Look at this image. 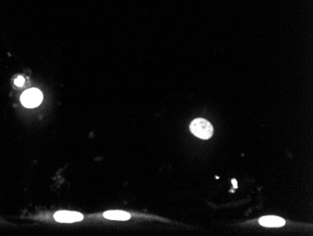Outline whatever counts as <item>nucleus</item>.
I'll use <instances>...</instances> for the list:
<instances>
[{
	"instance_id": "nucleus-6",
	"label": "nucleus",
	"mask_w": 313,
	"mask_h": 236,
	"mask_svg": "<svg viewBox=\"0 0 313 236\" xmlns=\"http://www.w3.org/2000/svg\"><path fill=\"white\" fill-rule=\"evenodd\" d=\"M14 83H15V85H16V86H24V83H25V78H24L23 76H18V77H17V78L15 79Z\"/></svg>"
},
{
	"instance_id": "nucleus-7",
	"label": "nucleus",
	"mask_w": 313,
	"mask_h": 236,
	"mask_svg": "<svg viewBox=\"0 0 313 236\" xmlns=\"http://www.w3.org/2000/svg\"><path fill=\"white\" fill-rule=\"evenodd\" d=\"M232 182L234 183V185H235V187L236 188V187H237V183H236V180H235V179H234V180H232Z\"/></svg>"
},
{
	"instance_id": "nucleus-1",
	"label": "nucleus",
	"mask_w": 313,
	"mask_h": 236,
	"mask_svg": "<svg viewBox=\"0 0 313 236\" xmlns=\"http://www.w3.org/2000/svg\"><path fill=\"white\" fill-rule=\"evenodd\" d=\"M189 128L195 137L202 140H209L214 133L212 124L205 118H195L190 123Z\"/></svg>"
},
{
	"instance_id": "nucleus-5",
	"label": "nucleus",
	"mask_w": 313,
	"mask_h": 236,
	"mask_svg": "<svg viewBox=\"0 0 313 236\" xmlns=\"http://www.w3.org/2000/svg\"><path fill=\"white\" fill-rule=\"evenodd\" d=\"M104 215L105 218L112 220H129L130 218V215L123 211H108Z\"/></svg>"
},
{
	"instance_id": "nucleus-4",
	"label": "nucleus",
	"mask_w": 313,
	"mask_h": 236,
	"mask_svg": "<svg viewBox=\"0 0 313 236\" xmlns=\"http://www.w3.org/2000/svg\"><path fill=\"white\" fill-rule=\"evenodd\" d=\"M260 224L263 227H282L285 225V220L280 217V216H275V215H267V216H262L259 220Z\"/></svg>"
},
{
	"instance_id": "nucleus-3",
	"label": "nucleus",
	"mask_w": 313,
	"mask_h": 236,
	"mask_svg": "<svg viewBox=\"0 0 313 236\" xmlns=\"http://www.w3.org/2000/svg\"><path fill=\"white\" fill-rule=\"evenodd\" d=\"M84 216L80 213L77 212H71V211H59L55 213L54 219L58 222L62 223H73L83 220Z\"/></svg>"
},
{
	"instance_id": "nucleus-2",
	"label": "nucleus",
	"mask_w": 313,
	"mask_h": 236,
	"mask_svg": "<svg viewBox=\"0 0 313 236\" xmlns=\"http://www.w3.org/2000/svg\"><path fill=\"white\" fill-rule=\"evenodd\" d=\"M42 101V93L38 88L26 90L21 96L22 104L26 108L38 107Z\"/></svg>"
}]
</instances>
